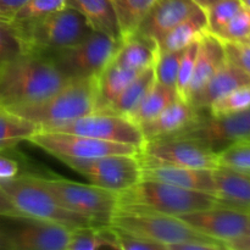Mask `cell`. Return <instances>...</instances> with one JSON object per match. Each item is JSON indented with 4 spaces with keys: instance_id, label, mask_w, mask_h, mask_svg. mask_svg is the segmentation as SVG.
<instances>
[{
    "instance_id": "cell-31",
    "label": "cell",
    "mask_w": 250,
    "mask_h": 250,
    "mask_svg": "<svg viewBox=\"0 0 250 250\" xmlns=\"http://www.w3.org/2000/svg\"><path fill=\"white\" fill-rule=\"evenodd\" d=\"M66 4H67V0H28L15 14L9 23L12 26H19V24L37 21L63 9Z\"/></svg>"
},
{
    "instance_id": "cell-8",
    "label": "cell",
    "mask_w": 250,
    "mask_h": 250,
    "mask_svg": "<svg viewBox=\"0 0 250 250\" xmlns=\"http://www.w3.org/2000/svg\"><path fill=\"white\" fill-rule=\"evenodd\" d=\"M110 225L115 229H122L128 233L136 234L148 241L161 244L165 250H167L168 246L181 243V242L197 241V239L215 241L195 231L180 217L154 214V212L117 209Z\"/></svg>"
},
{
    "instance_id": "cell-49",
    "label": "cell",
    "mask_w": 250,
    "mask_h": 250,
    "mask_svg": "<svg viewBox=\"0 0 250 250\" xmlns=\"http://www.w3.org/2000/svg\"><path fill=\"white\" fill-rule=\"evenodd\" d=\"M244 41H247V42H249V43H250V37H248V38H247V39H244Z\"/></svg>"
},
{
    "instance_id": "cell-13",
    "label": "cell",
    "mask_w": 250,
    "mask_h": 250,
    "mask_svg": "<svg viewBox=\"0 0 250 250\" xmlns=\"http://www.w3.org/2000/svg\"><path fill=\"white\" fill-rule=\"evenodd\" d=\"M44 131L82 134V136L92 137L100 141L128 144V146H137L139 150L146 142L141 128L136 124H133L128 117L109 114V112L95 111L54 129H44Z\"/></svg>"
},
{
    "instance_id": "cell-4",
    "label": "cell",
    "mask_w": 250,
    "mask_h": 250,
    "mask_svg": "<svg viewBox=\"0 0 250 250\" xmlns=\"http://www.w3.org/2000/svg\"><path fill=\"white\" fill-rule=\"evenodd\" d=\"M12 28L21 41L23 51L42 55L70 48L93 32L87 20L70 6L37 21L12 26Z\"/></svg>"
},
{
    "instance_id": "cell-5",
    "label": "cell",
    "mask_w": 250,
    "mask_h": 250,
    "mask_svg": "<svg viewBox=\"0 0 250 250\" xmlns=\"http://www.w3.org/2000/svg\"><path fill=\"white\" fill-rule=\"evenodd\" d=\"M0 188L26 217L55 222L72 231L97 226L87 217L62 207L34 176L17 175L10 180L0 181Z\"/></svg>"
},
{
    "instance_id": "cell-18",
    "label": "cell",
    "mask_w": 250,
    "mask_h": 250,
    "mask_svg": "<svg viewBox=\"0 0 250 250\" xmlns=\"http://www.w3.org/2000/svg\"><path fill=\"white\" fill-rule=\"evenodd\" d=\"M247 84H250L249 73L244 72L226 60L224 65L205 83L204 87L190 98L189 104L197 111L205 112L217 99Z\"/></svg>"
},
{
    "instance_id": "cell-3",
    "label": "cell",
    "mask_w": 250,
    "mask_h": 250,
    "mask_svg": "<svg viewBox=\"0 0 250 250\" xmlns=\"http://www.w3.org/2000/svg\"><path fill=\"white\" fill-rule=\"evenodd\" d=\"M41 129H54L97 111L95 78L71 80L46 99L9 110Z\"/></svg>"
},
{
    "instance_id": "cell-21",
    "label": "cell",
    "mask_w": 250,
    "mask_h": 250,
    "mask_svg": "<svg viewBox=\"0 0 250 250\" xmlns=\"http://www.w3.org/2000/svg\"><path fill=\"white\" fill-rule=\"evenodd\" d=\"M199 111L190 104L177 99L150 121L141 125L139 128L146 141L171 136L193 121Z\"/></svg>"
},
{
    "instance_id": "cell-45",
    "label": "cell",
    "mask_w": 250,
    "mask_h": 250,
    "mask_svg": "<svg viewBox=\"0 0 250 250\" xmlns=\"http://www.w3.org/2000/svg\"><path fill=\"white\" fill-rule=\"evenodd\" d=\"M0 250H11L7 231H4L2 229H0Z\"/></svg>"
},
{
    "instance_id": "cell-48",
    "label": "cell",
    "mask_w": 250,
    "mask_h": 250,
    "mask_svg": "<svg viewBox=\"0 0 250 250\" xmlns=\"http://www.w3.org/2000/svg\"><path fill=\"white\" fill-rule=\"evenodd\" d=\"M246 234H250V219H249V224H248V227H247V232Z\"/></svg>"
},
{
    "instance_id": "cell-38",
    "label": "cell",
    "mask_w": 250,
    "mask_h": 250,
    "mask_svg": "<svg viewBox=\"0 0 250 250\" xmlns=\"http://www.w3.org/2000/svg\"><path fill=\"white\" fill-rule=\"evenodd\" d=\"M23 53V46L16 31L6 21L0 20V67Z\"/></svg>"
},
{
    "instance_id": "cell-12",
    "label": "cell",
    "mask_w": 250,
    "mask_h": 250,
    "mask_svg": "<svg viewBox=\"0 0 250 250\" xmlns=\"http://www.w3.org/2000/svg\"><path fill=\"white\" fill-rule=\"evenodd\" d=\"M28 142L43 149L59 160L62 159H93L105 155H138L139 149L128 144L112 143L107 141L58 131H41L31 137Z\"/></svg>"
},
{
    "instance_id": "cell-15",
    "label": "cell",
    "mask_w": 250,
    "mask_h": 250,
    "mask_svg": "<svg viewBox=\"0 0 250 250\" xmlns=\"http://www.w3.org/2000/svg\"><path fill=\"white\" fill-rule=\"evenodd\" d=\"M19 221L7 231L11 250H67L72 234L68 227L31 217Z\"/></svg>"
},
{
    "instance_id": "cell-23",
    "label": "cell",
    "mask_w": 250,
    "mask_h": 250,
    "mask_svg": "<svg viewBox=\"0 0 250 250\" xmlns=\"http://www.w3.org/2000/svg\"><path fill=\"white\" fill-rule=\"evenodd\" d=\"M141 72L124 67L114 60L95 77L97 112H104Z\"/></svg>"
},
{
    "instance_id": "cell-32",
    "label": "cell",
    "mask_w": 250,
    "mask_h": 250,
    "mask_svg": "<svg viewBox=\"0 0 250 250\" xmlns=\"http://www.w3.org/2000/svg\"><path fill=\"white\" fill-rule=\"evenodd\" d=\"M250 109V84L232 90L229 94L212 103L208 112L215 116L236 114Z\"/></svg>"
},
{
    "instance_id": "cell-19",
    "label": "cell",
    "mask_w": 250,
    "mask_h": 250,
    "mask_svg": "<svg viewBox=\"0 0 250 250\" xmlns=\"http://www.w3.org/2000/svg\"><path fill=\"white\" fill-rule=\"evenodd\" d=\"M212 175L219 202L250 212V172L217 166Z\"/></svg>"
},
{
    "instance_id": "cell-20",
    "label": "cell",
    "mask_w": 250,
    "mask_h": 250,
    "mask_svg": "<svg viewBox=\"0 0 250 250\" xmlns=\"http://www.w3.org/2000/svg\"><path fill=\"white\" fill-rule=\"evenodd\" d=\"M226 61L224 43L211 32L205 31L199 38L195 68L192 82L189 85L188 103L190 98L199 92L211 76L221 67Z\"/></svg>"
},
{
    "instance_id": "cell-29",
    "label": "cell",
    "mask_w": 250,
    "mask_h": 250,
    "mask_svg": "<svg viewBox=\"0 0 250 250\" xmlns=\"http://www.w3.org/2000/svg\"><path fill=\"white\" fill-rule=\"evenodd\" d=\"M41 131L33 122L0 107V149L12 148L23 141H29L33 134Z\"/></svg>"
},
{
    "instance_id": "cell-36",
    "label": "cell",
    "mask_w": 250,
    "mask_h": 250,
    "mask_svg": "<svg viewBox=\"0 0 250 250\" xmlns=\"http://www.w3.org/2000/svg\"><path fill=\"white\" fill-rule=\"evenodd\" d=\"M183 50L156 54V60L154 63L156 82L176 89L178 67H180V61Z\"/></svg>"
},
{
    "instance_id": "cell-42",
    "label": "cell",
    "mask_w": 250,
    "mask_h": 250,
    "mask_svg": "<svg viewBox=\"0 0 250 250\" xmlns=\"http://www.w3.org/2000/svg\"><path fill=\"white\" fill-rule=\"evenodd\" d=\"M0 216L10 217V219H28L24 216L19 209L14 205L6 193L0 188Z\"/></svg>"
},
{
    "instance_id": "cell-30",
    "label": "cell",
    "mask_w": 250,
    "mask_h": 250,
    "mask_svg": "<svg viewBox=\"0 0 250 250\" xmlns=\"http://www.w3.org/2000/svg\"><path fill=\"white\" fill-rule=\"evenodd\" d=\"M119 20L122 41L136 34L139 24L156 0H111Z\"/></svg>"
},
{
    "instance_id": "cell-24",
    "label": "cell",
    "mask_w": 250,
    "mask_h": 250,
    "mask_svg": "<svg viewBox=\"0 0 250 250\" xmlns=\"http://www.w3.org/2000/svg\"><path fill=\"white\" fill-rule=\"evenodd\" d=\"M205 31H208L207 15L204 10L200 9L164 34L156 43V50L158 53L183 50L190 43L199 39Z\"/></svg>"
},
{
    "instance_id": "cell-34",
    "label": "cell",
    "mask_w": 250,
    "mask_h": 250,
    "mask_svg": "<svg viewBox=\"0 0 250 250\" xmlns=\"http://www.w3.org/2000/svg\"><path fill=\"white\" fill-rule=\"evenodd\" d=\"M198 46H199V39L190 43L187 48L183 50L181 56L180 67L177 73V82H176V90L181 100L188 103V94H189V85L192 82L193 73L195 68V60H197ZM189 104V103H188Z\"/></svg>"
},
{
    "instance_id": "cell-14",
    "label": "cell",
    "mask_w": 250,
    "mask_h": 250,
    "mask_svg": "<svg viewBox=\"0 0 250 250\" xmlns=\"http://www.w3.org/2000/svg\"><path fill=\"white\" fill-rule=\"evenodd\" d=\"M178 217L199 233L221 242L225 246L227 242L246 234L250 212L219 202L214 207Z\"/></svg>"
},
{
    "instance_id": "cell-35",
    "label": "cell",
    "mask_w": 250,
    "mask_h": 250,
    "mask_svg": "<svg viewBox=\"0 0 250 250\" xmlns=\"http://www.w3.org/2000/svg\"><path fill=\"white\" fill-rule=\"evenodd\" d=\"M219 166L250 172V139H241L217 153Z\"/></svg>"
},
{
    "instance_id": "cell-43",
    "label": "cell",
    "mask_w": 250,
    "mask_h": 250,
    "mask_svg": "<svg viewBox=\"0 0 250 250\" xmlns=\"http://www.w3.org/2000/svg\"><path fill=\"white\" fill-rule=\"evenodd\" d=\"M28 0H0V20L10 22Z\"/></svg>"
},
{
    "instance_id": "cell-26",
    "label": "cell",
    "mask_w": 250,
    "mask_h": 250,
    "mask_svg": "<svg viewBox=\"0 0 250 250\" xmlns=\"http://www.w3.org/2000/svg\"><path fill=\"white\" fill-rule=\"evenodd\" d=\"M177 99H180V97L175 88L166 87L154 81L138 106L129 114L128 119L139 127L158 116L163 110H165L168 105Z\"/></svg>"
},
{
    "instance_id": "cell-37",
    "label": "cell",
    "mask_w": 250,
    "mask_h": 250,
    "mask_svg": "<svg viewBox=\"0 0 250 250\" xmlns=\"http://www.w3.org/2000/svg\"><path fill=\"white\" fill-rule=\"evenodd\" d=\"M222 42L244 41L250 37V10L242 7L217 34Z\"/></svg>"
},
{
    "instance_id": "cell-44",
    "label": "cell",
    "mask_w": 250,
    "mask_h": 250,
    "mask_svg": "<svg viewBox=\"0 0 250 250\" xmlns=\"http://www.w3.org/2000/svg\"><path fill=\"white\" fill-rule=\"evenodd\" d=\"M225 249L229 250H250V234H243L236 239L225 243Z\"/></svg>"
},
{
    "instance_id": "cell-25",
    "label": "cell",
    "mask_w": 250,
    "mask_h": 250,
    "mask_svg": "<svg viewBox=\"0 0 250 250\" xmlns=\"http://www.w3.org/2000/svg\"><path fill=\"white\" fill-rule=\"evenodd\" d=\"M156 54H158V50L154 44L149 43L148 41L137 34H133L122 41L112 60L124 67L142 72L148 67L154 66Z\"/></svg>"
},
{
    "instance_id": "cell-22",
    "label": "cell",
    "mask_w": 250,
    "mask_h": 250,
    "mask_svg": "<svg viewBox=\"0 0 250 250\" xmlns=\"http://www.w3.org/2000/svg\"><path fill=\"white\" fill-rule=\"evenodd\" d=\"M66 6L77 10L93 31L122 43L121 29L111 0H67Z\"/></svg>"
},
{
    "instance_id": "cell-39",
    "label": "cell",
    "mask_w": 250,
    "mask_h": 250,
    "mask_svg": "<svg viewBox=\"0 0 250 250\" xmlns=\"http://www.w3.org/2000/svg\"><path fill=\"white\" fill-rule=\"evenodd\" d=\"M226 60L250 75V43L247 41L222 42Z\"/></svg>"
},
{
    "instance_id": "cell-16",
    "label": "cell",
    "mask_w": 250,
    "mask_h": 250,
    "mask_svg": "<svg viewBox=\"0 0 250 250\" xmlns=\"http://www.w3.org/2000/svg\"><path fill=\"white\" fill-rule=\"evenodd\" d=\"M200 9L193 0H156L136 34L156 46L164 34Z\"/></svg>"
},
{
    "instance_id": "cell-11",
    "label": "cell",
    "mask_w": 250,
    "mask_h": 250,
    "mask_svg": "<svg viewBox=\"0 0 250 250\" xmlns=\"http://www.w3.org/2000/svg\"><path fill=\"white\" fill-rule=\"evenodd\" d=\"M142 166H176V167L207 168L219 166L217 153L198 142L182 138L149 139L144 142L138 154Z\"/></svg>"
},
{
    "instance_id": "cell-17",
    "label": "cell",
    "mask_w": 250,
    "mask_h": 250,
    "mask_svg": "<svg viewBox=\"0 0 250 250\" xmlns=\"http://www.w3.org/2000/svg\"><path fill=\"white\" fill-rule=\"evenodd\" d=\"M142 180H151L215 195L212 170L176 167V166H142ZM216 197V195H215Z\"/></svg>"
},
{
    "instance_id": "cell-41",
    "label": "cell",
    "mask_w": 250,
    "mask_h": 250,
    "mask_svg": "<svg viewBox=\"0 0 250 250\" xmlns=\"http://www.w3.org/2000/svg\"><path fill=\"white\" fill-rule=\"evenodd\" d=\"M19 171V163L2 153V149H0V181L16 177L17 175H20Z\"/></svg>"
},
{
    "instance_id": "cell-7",
    "label": "cell",
    "mask_w": 250,
    "mask_h": 250,
    "mask_svg": "<svg viewBox=\"0 0 250 250\" xmlns=\"http://www.w3.org/2000/svg\"><path fill=\"white\" fill-rule=\"evenodd\" d=\"M121 43L93 31L70 48L46 55L70 80L95 78L114 59Z\"/></svg>"
},
{
    "instance_id": "cell-46",
    "label": "cell",
    "mask_w": 250,
    "mask_h": 250,
    "mask_svg": "<svg viewBox=\"0 0 250 250\" xmlns=\"http://www.w3.org/2000/svg\"><path fill=\"white\" fill-rule=\"evenodd\" d=\"M193 1H194L198 6L202 7L203 10H205L207 7H209L210 5H212V4H215L216 1H219V0H193Z\"/></svg>"
},
{
    "instance_id": "cell-33",
    "label": "cell",
    "mask_w": 250,
    "mask_h": 250,
    "mask_svg": "<svg viewBox=\"0 0 250 250\" xmlns=\"http://www.w3.org/2000/svg\"><path fill=\"white\" fill-rule=\"evenodd\" d=\"M243 7L241 0H219L204 10L207 15L208 31L217 34L232 17Z\"/></svg>"
},
{
    "instance_id": "cell-6",
    "label": "cell",
    "mask_w": 250,
    "mask_h": 250,
    "mask_svg": "<svg viewBox=\"0 0 250 250\" xmlns=\"http://www.w3.org/2000/svg\"><path fill=\"white\" fill-rule=\"evenodd\" d=\"M62 207L87 217L97 226H107L117 210V193L94 185H82L63 178L37 177Z\"/></svg>"
},
{
    "instance_id": "cell-9",
    "label": "cell",
    "mask_w": 250,
    "mask_h": 250,
    "mask_svg": "<svg viewBox=\"0 0 250 250\" xmlns=\"http://www.w3.org/2000/svg\"><path fill=\"white\" fill-rule=\"evenodd\" d=\"M167 137L198 142L219 153L234 142L250 138V109L220 116L202 111L190 124Z\"/></svg>"
},
{
    "instance_id": "cell-28",
    "label": "cell",
    "mask_w": 250,
    "mask_h": 250,
    "mask_svg": "<svg viewBox=\"0 0 250 250\" xmlns=\"http://www.w3.org/2000/svg\"><path fill=\"white\" fill-rule=\"evenodd\" d=\"M120 248L116 231L112 226H92L72 231L67 250H97Z\"/></svg>"
},
{
    "instance_id": "cell-10",
    "label": "cell",
    "mask_w": 250,
    "mask_h": 250,
    "mask_svg": "<svg viewBox=\"0 0 250 250\" xmlns=\"http://www.w3.org/2000/svg\"><path fill=\"white\" fill-rule=\"evenodd\" d=\"M90 185L119 193L142 180V165L138 155H105L93 159H62Z\"/></svg>"
},
{
    "instance_id": "cell-2",
    "label": "cell",
    "mask_w": 250,
    "mask_h": 250,
    "mask_svg": "<svg viewBox=\"0 0 250 250\" xmlns=\"http://www.w3.org/2000/svg\"><path fill=\"white\" fill-rule=\"evenodd\" d=\"M219 203L215 195L151 180H141L117 193V209L181 216Z\"/></svg>"
},
{
    "instance_id": "cell-50",
    "label": "cell",
    "mask_w": 250,
    "mask_h": 250,
    "mask_svg": "<svg viewBox=\"0 0 250 250\" xmlns=\"http://www.w3.org/2000/svg\"><path fill=\"white\" fill-rule=\"evenodd\" d=\"M248 139H250V138H248Z\"/></svg>"
},
{
    "instance_id": "cell-40",
    "label": "cell",
    "mask_w": 250,
    "mask_h": 250,
    "mask_svg": "<svg viewBox=\"0 0 250 250\" xmlns=\"http://www.w3.org/2000/svg\"><path fill=\"white\" fill-rule=\"evenodd\" d=\"M115 231H116L121 250H165L164 246L155 243V242L148 241L143 237L128 233V232L119 229H115Z\"/></svg>"
},
{
    "instance_id": "cell-27",
    "label": "cell",
    "mask_w": 250,
    "mask_h": 250,
    "mask_svg": "<svg viewBox=\"0 0 250 250\" xmlns=\"http://www.w3.org/2000/svg\"><path fill=\"white\" fill-rule=\"evenodd\" d=\"M155 81V72L154 66L148 67L146 70L142 71L126 88L124 92L107 106L104 112L109 114L121 115V116L128 117L129 114L138 106L139 103L144 98L146 93Z\"/></svg>"
},
{
    "instance_id": "cell-47",
    "label": "cell",
    "mask_w": 250,
    "mask_h": 250,
    "mask_svg": "<svg viewBox=\"0 0 250 250\" xmlns=\"http://www.w3.org/2000/svg\"><path fill=\"white\" fill-rule=\"evenodd\" d=\"M242 4H243L244 7H247V9L250 10V0H241Z\"/></svg>"
},
{
    "instance_id": "cell-1",
    "label": "cell",
    "mask_w": 250,
    "mask_h": 250,
    "mask_svg": "<svg viewBox=\"0 0 250 250\" xmlns=\"http://www.w3.org/2000/svg\"><path fill=\"white\" fill-rule=\"evenodd\" d=\"M70 81L49 56L23 51L0 67V107L12 110L42 102Z\"/></svg>"
}]
</instances>
